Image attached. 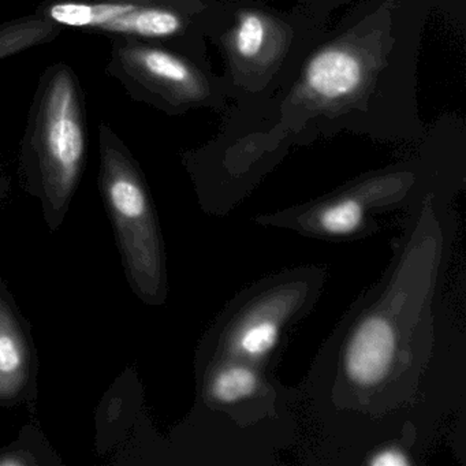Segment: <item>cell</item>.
I'll use <instances>...</instances> for the list:
<instances>
[{
  "label": "cell",
  "mask_w": 466,
  "mask_h": 466,
  "mask_svg": "<svg viewBox=\"0 0 466 466\" xmlns=\"http://www.w3.org/2000/svg\"><path fill=\"white\" fill-rule=\"evenodd\" d=\"M88 154L86 96L72 66L58 62L37 84L21 143L24 187L43 207L51 231L58 230L80 185Z\"/></svg>",
  "instance_id": "6da1fadb"
},
{
  "label": "cell",
  "mask_w": 466,
  "mask_h": 466,
  "mask_svg": "<svg viewBox=\"0 0 466 466\" xmlns=\"http://www.w3.org/2000/svg\"><path fill=\"white\" fill-rule=\"evenodd\" d=\"M99 136V187L113 223L130 288L141 301L160 305L167 296L165 245L146 177L111 125Z\"/></svg>",
  "instance_id": "7a4b0ae2"
},
{
  "label": "cell",
  "mask_w": 466,
  "mask_h": 466,
  "mask_svg": "<svg viewBox=\"0 0 466 466\" xmlns=\"http://www.w3.org/2000/svg\"><path fill=\"white\" fill-rule=\"evenodd\" d=\"M390 13L365 18L319 48L305 64L288 103L307 116H337L368 99L387 65Z\"/></svg>",
  "instance_id": "3957f363"
},
{
  "label": "cell",
  "mask_w": 466,
  "mask_h": 466,
  "mask_svg": "<svg viewBox=\"0 0 466 466\" xmlns=\"http://www.w3.org/2000/svg\"><path fill=\"white\" fill-rule=\"evenodd\" d=\"M387 291L360 310L337 342L334 391L338 398L345 394L342 402L359 411L368 410L372 400H383L400 380V368L410 361L405 354L416 321L406 313V302H395L392 285Z\"/></svg>",
  "instance_id": "277c9868"
},
{
  "label": "cell",
  "mask_w": 466,
  "mask_h": 466,
  "mask_svg": "<svg viewBox=\"0 0 466 466\" xmlns=\"http://www.w3.org/2000/svg\"><path fill=\"white\" fill-rule=\"evenodd\" d=\"M200 0H43L35 12L65 29L108 37L187 45L203 12Z\"/></svg>",
  "instance_id": "5b68a950"
},
{
  "label": "cell",
  "mask_w": 466,
  "mask_h": 466,
  "mask_svg": "<svg viewBox=\"0 0 466 466\" xmlns=\"http://www.w3.org/2000/svg\"><path fill=\"white\" fill-rule=\"evenodd\" d=\"M106 73L136 102L167 114L203 106L212 95L206 73L178 48L111 37Z\"/></svg>",
  "instance_id": "8992f818"
},
{
  "label": "cell",
  "mask_w": 466,
  "mask_h": 466,
  "mask_svg": "<svg viewBox=\"0 0 466 466\" xmlns=\"http://www.w3.org/2000/svg\"><path fill=\"white\" fill-rule=\"evenodd\" d=\"M310 293L301 279L268 283L250 291L228 310L217 329L214 359H234L260 365L269 361L282 343L286 329L301 315Z\"/></svg>",
  "instance_id": "52a82bcc"
},
{
  "label": "cell",
  "mask_w": 466,
  "mask_h": 466,
  "mask_svg": "<svg viewBox=\"0 0 466 466\" xmlns=\"http://www.w3.org/2000/svg\"><path fill=\"white\" fill-rule=\"evenodd\" d=\"M293 31L285 21L258 9L236 13L225 34V48L234 80L247 88H258L279 69L288 56Z\"/></svg>",
  "instance_id": "ba28073f"
},
{
  "label": "cell",
  "mask_w": 466,
  "mask_h": 466,
  "mask_svg": "<svg viewBox=\"0 0 466 466\" xmlns=\"http://www.w3.org/2000/svg\"><path fill=\"white\" fill-rule=\"evenodd\" d=\"M410 173H390L370 177L357 182L343 192L335 193L312 208L293 215L289 228L324 237V238H350L368 228V209L386 203L384 198L390 192H402L413 182Z\"/></svg>",
  "instance_id": "9c48e42d"
},
{
  "label": "cell",
  "mask_w": 466,
  "mask_h": 466,
  "mask_svg": "<svg viewBox=\"0 0 466 466\" xmlns=\"http://www.w3.org/2000/svg\"><path fill=\"white\" fill-rule=\"evenodd\" d=\"M37 357L32 327L0 282V406L35 402Z\"/></svg>",
  "instance_id": "30bf717a"
},
{
  "label": "cell",
  "mask_w": 466,
  "mask_h": 466,
  "mask_svg": "<svg viewBox=\"0 0 466 466\" xmlns=\"http://www.w3.org/2000/svg\"><path fill=\"white\" fill-rule=\"evenodd\" d=\"M203 387L204 400L219 408L248 405L268 390L258 365L234 359L211 360Z\"/></svg>",
  "instance_id": "8fae6325"
},
{
  "label": "cell",
  "mask_w": 466,
  "mask_h": 466,
  "mask_svg": "<svg viewBox=\"0 0 466 466\" xmlns=\"http://www.w3.org/2000/svg\"><path fill=\"white\" fill-rule=\"evenodd\" d=\"M64 26L37 12L0 24V61L39 46L50 45L64 34Z\"/></svg>",
  "instance_id": "7c38bea8"
},
{
  "label": "cell",
  "mask_w": 466,
  "mask_h": 466,
  "mask_svg": "<svg viewBox=\"0 0 466 466\" xmlns=\"http://www.w3.org/2000/svg\"><path fill=\"white\" fill-rule=\"evenodd\" d=\"M367 463L372 466H408L411 463V458L400 446L384 444L370 454Z\"/></svg>",
  "instance_id": "4fadbf2b"
}]
</instances>
